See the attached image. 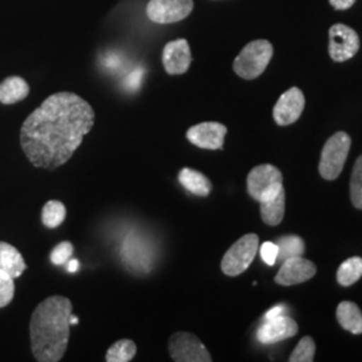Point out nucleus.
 I'll return each instance as SVG.
<instances>
[{"label":"nucleus","instance_id":"2eb2a0df","mask_svg":"<svg viewBox=\"0 0 362 362\" xmlns=\"http://www.w3.org/2000/svg\"><path fill=\"white\" fill-rule=\"evenodd\" d=\"M30 93V86L23 78H6L0 83V103L4 105H13L21 103Z\"/></svg>","mask_w":362,"mask_h":362},{"label":"nucleus","instance_id":"1a4fd4ad","mask_svg":"<svg viewBox=\"0 0 362 362\" xmlns=\"http://www.w3.org/2000/svg\"><path fill=\"white\" fill-rule=\"evenodd\" d=\"M194 0H151L146 6L148 18L160 25L176 23L191 15Z\"/></svg>","mask_w":362,"mask_h":362},{"label":"nucleus","instance_id":"9d476101","mask_svg":"<svg viewBox=\"0 0 362 362\" xmlns=\"http://www.w3.org/2000/svg\"><path fill=\"white\" fill-rule=\"evenodd\" d=\"M226 134L227 128L220 122H202L187 130V139L189 143L208 151L223 149Z\"/></svg>","mask_w":362,"mask_h":362},{"label":"nucleus","instance_id":"dca6fc26","mask_svg":"<svg viewBox=\"0 0 362 362\" xmlns=\"http://www.w3.org/2000/svg\"><path fill=\"white\" fill-rule=\"evenodd\" d=\"M26 269L22 254L11 245L0 242V270L10 274L13 279H16Z\"/></svg>","mask_w":362,"mask_h":362},{"label":"nucleus","instance_id":"c85d7f7f","mask_svg":"<svg viewBox=\"0 0 362 362\" xmlns=\"http://www.w3.org/2000/svg\"><path fill=\"white\" fill-rule=\"evenodd\" d=\"M286 311H287V308H286L285 305H276V306H274L272 309H270V310L264 314V321L286 315Z\"/></svg>","mask_w":362,"mask_h":362},{"label":"nucleus","instance_id":"0eeeda50","mask_svg":"<svg viewBox=\"0 0 362 362\" xmlns=\"http://www.w3.org/2000/svg\"><path fill=\"white\" fill-rule=\"evenodd\" d=\"M168 350L176 362H211L212 357L203 342L187 332H177L169 338Z\"/></svg>","mask_w":362,"mask_h":362},{"label":"nucleus","instance_id":"f257e3e1","mask_svg":"<svg viewBox=\"0 0 362 362\" xmlns=\"http://www.w3.org/2000/svg\"><path fill=\"white\" fill-rule=\"evenodd\" d=\"M95 113L91 105L70 91L47 97L22 125L21 145L37 168H59L91 132Z\"/></svg>","mask_w":362,"mask_h":362},{"label":"nucleus","instance_id":"4be33fe9","mask_svg":"<svg viewBox=\"0 0 362 362\" xmlns=\"http://www.w3.org/2000/svg\"><path fill=\"white\" fill-rule=\"evenodd\" d=\"M137 346L132 339H119L106 351L107 362H129L134 358Z\"/></svg>","mask_w":362,"mask_h":362},{"label":"nucleus","instance_id":"ddd939ff","mask_svg":"<svg viewBox=\"0 0 362 362\" xmlns=\"http://www.w3.org/2000/svg\"><path fill=\"white\" fill-rule=\"evenodd\" d=\"M315 272L317 267L313 262L302 257H296L287 259L282 263L275 276V282L282 286L299 285L311 279Z\"/></svg>","mask_w":362,"mask_h":362},{"label":"nucleus","instance_id":"2f4dec72","mask_svg":"<svg viewBox=\"0 0 362 362\" xmlns=\"http://www.w3.org/2000/svg\"><path fill=\"white\" fill-rule=\"evenodd\" d=\"M70 324L71 325H77L78 324V320L71 314V317H70Z\"/></svg>","mask_w":362,"mask_h":362},{"label":"nucleus","instance_id":"7c9ffc66","mask_svg":"<svg viewBox=\"0 0 362 362\" xmlns=\"http://www.w3.org/2000/svg\"><path fill=\"white\" fill-rule=\"evenodd\" d=\"M78 269H79V262H78L77 259L70 260V263H69V266H67V270H69V272H76Z\"/></svg>","mask_w":362,"mask_h":362},{"label":"nucleus","instance_id":"aec40b11","mask_svg":"<svg viewBox=\"0 0 362 362\" xmlns=\"http://www.w3.org/2000/svg\"><path fill=\"white\" fill-rule=\"evenodd\" d=\"M275 245L278 246L276 263H284L287 259L302 257L305 254V242L297 235L281 236L276 239Z\"/></svg>","mask_w":362,"mask_h":362},{"label":"nucleus","instance_id":"9b49d317","mask_svg":"<svg viewBox=\"0 0 362 362\" xmlns=\"http://www.w3.org/2000/svg\"><path fill=\"white\" fill-rule=\"evenodd\" d=\"M305 109V95L300 89L291 88L285 91L274 106L272 116L278 125L286 127L294 124Z\"/></svg>","mask_w":362,"mask_h":362},{"label":"nucleus","instance_id":"412c9836","mask_svg":"<svg viewBox=\"0 0 362 362\" xmlns=\"http://www.w3.org/2000/svg\"><path fill=\"white\" fill-rule=\"evenodd\" d=\"M362 276V258L360 257H353L348 260H345L338 272H337V281L341 286L354 285L358 282V279Z\"/></svg>","mask_w":362,"mask_h":362},{"label":"nucleus","instance_id":"6e6552de","mask_svg":"<svg viewBox=\"0 0 362 362\" xmlns=\"http://www.w3.org/2000/svg\"><path fill=\"white\" fill-rule=\"evenodd\" d=\"M360 50L358 34L346 25H334L329 30V54L333 61L345 62Z\"/></svg>","mask_w":362,"mask_h":362},{"label":"nucleus","instance_id":"a878e982","mask_svg":"<svg viewBox=\"0 0 362 362\" xmlns=\"http://www.w3.org/2000/svg\"><path fill=\"white\" fill-rule=\"evenodd\" d=\"M15 294L13 278L3 270H0V308H4L11 303Z\"/></svg>","mask_w":362,"mask_h":362},{"label":"nucleus","instance_id":"b1692460","mask_svg":"<svg viewBox=\"0 0 362 362\" xmlns=\"http://www.w3.org/2000/svg\"><path fill=\"white\" fill-rule=\"evenodd\" d=\"M350 199L353 206L362 209V156L356 160L350 179Z\"/></svg>","mask_w":362,"mask_h":362},{"label":"nucleus","instance_id":"423d86ee","mask_svg":"<svg viewBox=\"0 0 362 362\" xmlns=\"http://www.w3.org/2000/svg\"><path fill=\"white\" fill-rule=\"evenodd\" d=\"M259 238L255 233H247L238 239L221 260V272L228 276H238L246 272L257 257Z\"/></svg>","mask_w":362,"mask_h":362},{"label":"nucleus","instance_id":"5701e85b","mask_svg":"<svg viewBox=\"0 0 362 362\" xmlns=\"http://www.w3.org/2000/svg\"><path fill=\"white\" fill-rule=\"evenodd\" d=\"M66 218V207L62 202L50 200L42 209V223L47 228L59 227Z\"/></svg>","mask_w":362,"mask_h":362},{"label":"nucleus","instance_id":"f8f14e48","mask_svg":"<svg viewBox=\"0 0 362 362\" xmlns=\"http://www.w3.org/2000/svg\"><path fill=\"white\" fill-rule=\"evenodd\" d=\"M192 62L189 43L185 39L172 40L163 52V65L169 76H181L188 71Z\"/></svg>","mask_w":362,"mask_h":362},{"label":"nucleus","instance_id":"cd10ccee","mask_svg":"<svg viewBox=\"0 0 362 362\" xmlns=\"http://www.w3.org/2000/svg\"><path fill=\"white\" fill-rule=\"evenodd\" d=\"M260 257L263 262L269 266L276 264V258H278V246L272 242H264L260 247Z\"/></svg>","mask_w":362,"mask_h":362},{"label":"nucleus","instance_id":"f03ea898","mask_svg":"<svg viewBox=\"0 0 362 362\" xmlns=\"http://www.w3.org/2000/svg\"><path fill=\"white\" fill-rule=\"evenodd\" d=\"M73 305L69 298L52 296L40 302L30 321L31 350L39 362L62 360L70 339Z\"/></svg>","mask_w":362,"mask_h":362},{"label":"nucleus","instance_id":"20e7f679","mask_svg":"<svg viewBox=\"0 0 362 362\" xmlns=\"http://www.w3.org/2000/svg\"><path fill=\"white\" fill-rule=\"evenodd\" d=\"M282 189H285L282 172L272 164H262L248 173L247 191L259 203L276 196Z\"/></svg>","mask_w":362,"mask_h":362},{"label":"nucleus","instance_id":"393cba45","mask_svg":"<svg viewBox=\"0 0 362 362\" xmlns=\"http://www.w3.org/2000/svg\"><path fill=\"white\" fill-rule=\"evenodd\" d=\"M315 354V344L311 337H303L297 348L291 353L288 361L290 362H311L314 360Z\"/></svg>","mask_w":362,"mask_h":362},{"label":"nucleus","instance_id":"7ed1b4c3","mask_svg":"<svg viewBox=\"0 0 362 362\" xmlns=\"http://www.w3.org/2000/svg\"><path fill=\"white\" fill-rule=\"evenodd\" d=\"M272 54L274 49L269 40H252L235 58L233 71L243 79H255L263 74L272 61Z\"/></svg>","mask_w":362,"mask_h":362},{"label":"nucleus","instance_id":"39448f33","mask_svg":"<svg viewBox=\"0 0 362 362\" xmlns=\"http://www.w3.org/2000/svg\"><path fill=\"white\" fill-rule=\"evenodd\" d=\"M350 146L351 139L345 132H337L326 141L318 167L325 180H336L341 175L349 155Z\"/></svg>","mask_w":362,"mask_h":362},{"label":"nucleus","instance_id":"f3484780","mask_svg":"<svg viewBox=\"0 0 362 362\" xmlns=\"http://www.w3.org/2000/svg\"><path fill=\"white\" fill-rule=\"evenodd\" d=\"M181 185L191 194L206 197L212 191V182L202 172L191 168H182L179 173Z\"/></svg>","mask_w":362,"mask_h":362},{"label":"nucleus","instance_id":"6ab92c4d","mask_svg":"<svg viewBox=\"0 0 362 362\" xmlns=\"http://www.w3.org/2000/svg\"><path fill=\"white\" fill-rule=\"evenodd\" d=\"M286 192L282 189L276 196L260 203V216L267 226H278L285 216Z\"/></svg>","mask_w":362,"mask_h":362},{"label":"nucleus","instance_id":"4468645a","mask_svg":"<svg viewBox=\"0 0 362 362\" xmlns=\"http://www.w3.org/2000/svg\"><path fill=\"white\" fill-rule=\"evenodd\" d=\"M297 333V322L287 315H282L264 321V324L258 329L257 338L263 345H272L285 341L287 338H291Z\"/></svg>","mask_w":362,"mask_h":362},{"label":"nucleus","instance_id":"c756f323","mask_svg":"<svg viewBox=\"0 0 362 362\" xmlns=\"http://www.w3.org/2000/svg\"><path fill=\"white\" fill-rule=\"evenodd\" d=\"M329 1L338 11L349 10L350 7L356 3V0H329Z\"/></svg>","mask_w":362,"mask_h":362},{"label":"nucleus","instance_id":"bb28decb","mask_svg":"<svg viewBox=\"0 0 362 362\" xmlns=\"http://www.w3.org/2000/svg\"><path fill=\"white\" fill-rule=\"evenodd\" d=\"M73 252H74V246L70 242H62L58 246L54 247L50 259L57 266L65 264L66 262L71 258Z\"/></svg>","mask_w":362,"mask_h":362},{"label":"nucleus","instance_id":"a211bd4d","mask_svg":"<svg viewBox=\"0 0 362 362\" xmlns=\"http://www.w3.org/2000/svg\"><path fill=\"white\" fill-rule=\"evenodd\" d=\"M337 320L351 334H362V313L353 302H341L337 308Z\"/></svg>","mask_w":362,"mask_h":362}]
</instances>
